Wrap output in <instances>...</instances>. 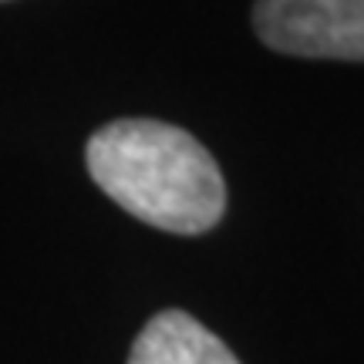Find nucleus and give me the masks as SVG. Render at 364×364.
I'll return each mask as SVG.
<instances>
[{
  "mask_svg": "<svg viewBox=\"0 0 364 364\" xmlns=\"http://www.w3.org/2000/svg\"><path fill=\"white\" fill-rule=\"evenodd\" d=\"M88 176L135 220L199 236L223 220L226 182L209 149L156 118H118L88 139Z\"/></svg>",
  "mask_w": 364,
  "mask_h": 364,
  "instance_id": "nucleus-1",
  "label": "nucleus"
},
{
  "mask_svg": "<svg viewBox=\"0 0 364 364\" xmlns=\"http://www.w3.org/2000/svg\"><path fill=\"white\" fill-rule=\"evenodd\" d=\"M267 48L314 61H364V0H257Z\"/></svg>",
  "mask_w": 364,
  "mask_h": 364,
  "instance_id": "nucleus-2",
  "label": "nucleus"
},
{
  "mask_svg": "<svg viewBox=\"0 0 364 364\" xmlns=\"http://www.w3.org/2000/svg\"><path fill=\"white\" fill-rule=\"evenodd\" d=\"M129 364H240V358L186 311H162L139 331Z\"/></svg>",
  "mask_w": 364,
  "mask_h": 364,
  "instance_id": "nucleus-3",
  "label": "nucleus"
}]
</instances>
